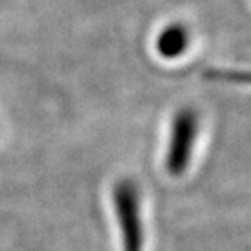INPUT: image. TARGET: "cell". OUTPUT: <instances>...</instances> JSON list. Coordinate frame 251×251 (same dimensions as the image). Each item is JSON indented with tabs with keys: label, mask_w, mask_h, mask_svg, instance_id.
<instances>
[{
	"label": "cell",
	"mask_w": 251,
	"mask_h": 251,
	"mask_svg": "<svg viewBox=\"0 0 251 251\" xmlns=\"http://www.w3.org/2000/svg\"><path fill=\"white\" fill-rule=\"evenodd\" d=\"M114 206L119 222L122 251H143L144 230L140 191L131 180H120L114 188Z\"/></svg>",
	"instance_id": "obj_1"
},
{
	"label": "cell",
	"mask_w": 251,
	"mask_h": 251,
	"mask_svg": "<svg viewBox=\"0 0 251 251\" xmlns=\"http://www.w3.org/2000/svg\"><path fill=\"white\" fill-rule=\"evenodd\" d=\"M198 136V115L191 109H181L175 114L170 128L165 167L170 175L178 177L188 169Z\"/></svg>",
	"instance_id": "obj_2"
},
{
	"label": "cell",
	"mask_w": 251,
	"mask_h": 251,
	"mask_svg": "<svg viewBox=\"0 0 251 251\" xmlns=\"http://www.w3.org/2000/svg\"><path fill=\"white\" fill-rule=\"evenodd\" d=\"M188 44V34L181 26H169L157 37V52L165 58H175L181 55Z\"/></svg>",
	"instance_id": "obj_3"
},
{
	"label": "cell",
	"mask_w": 251,
	"mask_h": 251,
	"mask_svg": "<svg viewBox=\"0 0 251 251\" xmlns=\"http://www.w3.org/2000/svg\"><path fill=\"white\" fill-rule=\"evenodd\" d=\"M207 76L235 83H251V72H212Z\"/></svg>",
	"instance_id": "obj_4"
}]
</instances>
